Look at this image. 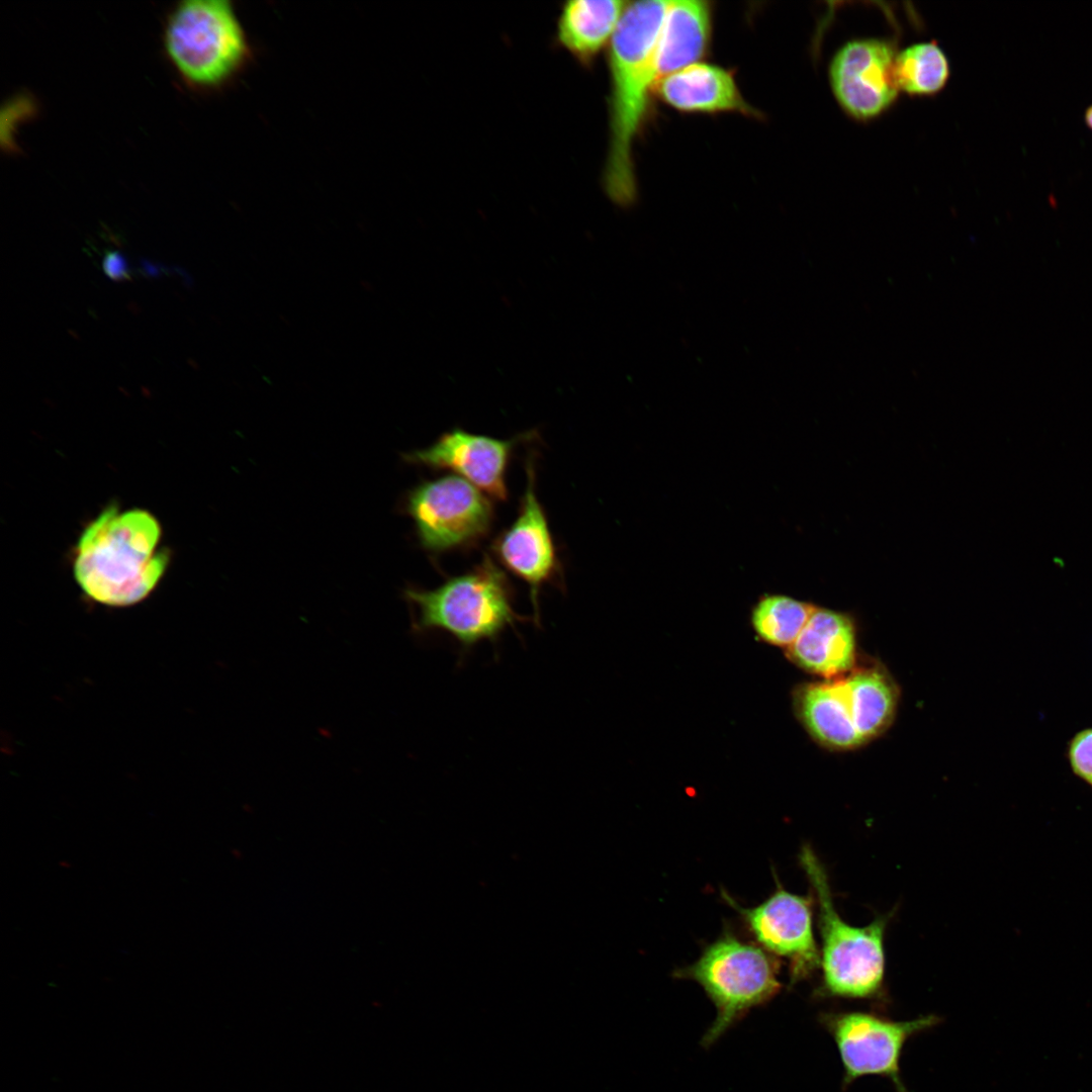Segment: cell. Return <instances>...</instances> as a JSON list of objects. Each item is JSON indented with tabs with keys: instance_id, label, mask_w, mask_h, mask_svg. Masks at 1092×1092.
I'll list each match as a JSON object with an SVG mask.
<instances>
[{
	"instance_id": "5b68a950",
	"label": "cell",
	"mask_w": 1092,
	"mask_h": 1092,
	"mask_svg": "<svg viewBox=\"0 0 1092 1092\" xmlns=\"http://www.w3.org/2000/svg\"><path fill=\"white\" fill-rule=\"evenodd\" d=\"M800 860L819 905L824 993L844 998L875 996L884 977L886 921L881 918L864 927L849 925L837 913L827 875L810 846L802 848Z\"/></svg>"
},
{
	"instance_id": "5bb4252c",
	"label": "cell",
	"mask_w": 1092,
	"mask_h": 1092,
	"mask_svg": "<svg viewBox=\"0 0 1092 1092\" xmlns=\"http://www.w3.org/2000/svg\"><path fill=\"white\" fill-rule=\"evenodd\" d=\"M714 8L706 0L667 1L656 49L658 79L709 55Z\"/></svg>"
},
{
	"instance_id": "277c9868",
	"label": "cell",
	"mask_w": 1092,
	"mask_h": 1092,
	"mask_svg": "<svg viewBox=\"0 0 1092 1092\" xmlns=\"http://www.w3.org/2000/svg\"><path fill=\"white\" fill-rule=\"evenodd\" d=\"M163 42L176 72L195 88L224 84L249 56L245 30L225 0L179 2L167 17Z\"/></svg>"
},
{
	"instance_id": "ba28073f",
	"label": "cell",
	"mask_w": 1092,
	"mask_h": 1092,
	"mask_svg": "<svg viewBox=\"0 0 1092 1092\" xmlns=\"http://www.w3.org/2000/svg\"><path fill=\"white\" fill-rule=\"evenodd\" d=\"M820 1020L839 1054L843 1087L861 1077L880 1076L890 1080L896 1092H909L900 1072L905 1044L939 1022L932 1014L895 1021L858 1011L827 1013Z\"/></svg>"
},
{
	"instance_id": "7402d4cb",
	"label": "cell",
	"mask_w": 1092,
	"mask_h": 1092,
	"mask_svg": "<svg viewBox=\"0 0 1092 1092\" xmlns=\"http://www.w3.org/2000/svg\"><path fill=\"white\" fill-rule=\"evenodd\" d=\"M103 269L105 274L115 281L129 279L127 262L118 251H111L105 255Z\"/></svg>"
},
{
	"instance_id": "d6986e66",
	"label": "cell",
	"mask_w": 1092,
	"mask_h": 1092,
	"mask_svg": "<svg viewBox=\"0 0 1092 1092\" xmlns=\"http://www.w3.org/2000/svg\"><path fill=\"white\" fill-rule=\"evenodd\" d=\"M950 75L948 59L936 41L916 42L897 52L893 76L899 92L932 96L941 91Z\"/></svg>"
},
{
	"instance_id": "8fae6325",
	"label": "cell",
	"mask_w": 1092,
	"mask_h": 1092,
	"mask_svg": "<svg viewBox=\"0 0 1092 1092\" xmlns=\"http://www.w3.org/2000/svg\"><path fill=\"white\" fill-rule=\"evenodd\" d=\"M533 432L512 439H497L455 428L443 433L429 447L405 454L407 462L446 469L466 479L489 497H508L507 470L516 445Z\"/></svg>"
},
{
	"instance_id": "44dd1931",
	"label": "cell",
	"mask_w": 1092,
	"mask_h": 1092,
	"mask_svg": "<svg viewBox=\"0 0 1092 1092\" xmlns=\"http://www.w3.org/2000/svg\"><path fill=\"white\" fill-rule=\"evenodd\" d=\"M1068 759L1073 772L1092 787V728L1079 731L1070 740Z\"/></svg>"
},
{
	"instance_id": "9a60e30c",
	"label": "cell",
	"mask_w": 1092,
	"mask_h": 1092,
	"mask_svg": "<svg viewBox=\"0 0 1092 1092\" xmlns=\"http://www.w3.org/2000/svg\"><path fill=\"white\" fill-rule=\"evenodd\" d=\"M788 654L804 669L827 678L846 672L855 660L853 624L843 614L815 608Z\"/></svg>"
},
{
	"instance_id": "ac0fdd59",
	"label": "cell",
	"mask_w": 1092,
	"mask_h": 1092,
	"mask_svg": "<svg viewBox=\"0 0 1092 1092\" xmlns=\"http://www.w3.org/2000/svg\"><path fill=\"white\" fill-rule=\"evenodd\" d=\"M845 680L857 732L864 741L878 736L895 715L898 693L894 681L878 667L858 668Z\"/></svg>"
},
{
	"instance_id": "52a82bcc",
	"label": "cell",
	"mask_w": 1092,
	"mask_h": 1092,
	"mask_svg": "<svg viewBox=\"0 0 1092 1092\" xmlns=\"http://www.w3.org/2000/svg\"><path fill=\"white\" fill-rule=\"evenodd\" d=\"M405 511L422 547L434 554L475 544L489 533L494 519L489 496L456 474L414 487Z\"/></svg>"
},
{
	"instance_id": "ffe728a7",
	"label": "cell",
	"mask_w": 1092,
	"mask_h": 1092,
	"mask_svg": "<svg viewBox=\"0 0 1092 1092\" xmlns=\"http://www.w3.org/2000/svg\"><path fill=\"white\" fill-rule=\"evenodd\" d=\"M815 606L774 595L762 598L752 611V626L764 641L789 647L799 636Z\"/></svg>"
},
{
	"instance_id": "3957f363",
	"label": "cell",
	"mask_w": 1092,
	"mask_h": 1092,
	"mask_svg": "<svg viewBox=\"0 0 1092 1092\" xmlns=\"http://www.w3.org/2000/svg\"><path fill=\"white\" fill-rule=\"evenodd\" d=\"M404 597L414 609L415 633L445 632L463 652L481 641L495 642L508 627L525 621L514 609L508 577L487 555L467 572L433 589L405 588Z\"/></svg>"
},
{
	"instance_id": "4fadbf2b",
	"label": "cell",
	"mask_w": 1092,
	"mask_h": 1092,
	"mask_svg": "<svg viewBox=\"0 0 1092 1092\" xmlns=\"http://www.w3.org/2000/svg\"><path fill=\"white\" fill-rule=\"evenodd\" d=\"M654 95L681 113H739L752 118L761 117L759 110L743 97L734 73L706 62L690 65L658 79Z\"/></svg>"
},
{
	"instance_id": "9c48e42d",
	"label": "cell",
	"mask_w": 1092,
	"mask_h": 1092,
	"mask_svg": "<svg viewBox=\"0 0 1092 1092\" xmlns=\"http://www.w3.org/2000/svg\"><path fill=\"white\" fill-rule=\"evenodd\" d=\"M897 51L888 39L867 37L845 42L829 65L833 95L850 117L870 121L886 112L899 90L893 76Z\"/></svg>"
},
{
	"instance_id": "e0dca14e",
	"label": "cell",
	"mask_w": 1092,
	"mask_h": 1092,
	"mask_svg": "<svg viewBox=\"0 0 1092 1092\" xmlns=\"http://www.w3.org/2000/svg\"><path fill=\"white\" fill-rule=\"evenodd\" d=\"M797 704L801 720L821 744L850 749L864 742L853 723L845 678L807 685Z\"/></svg>"
},
{
	"instance_id": "30bf717a",
	"label": "cell",
	"mask_w": 1092,
	"mask_h": 1092,
	"mask_svg": "<svg viewBox=\"0 0 1092 1092\" xmlns=\"http://www.w3.org/2000/svg\"><path fill=\"white\" fill-rule=\"evenodd\" d=\"M532 459L527 461V485L515 521L493 541L491 549L500 564L528 583L531 602L539 623V592L556 582L560 563L546 513L535 486Z\"/></svg>"
},
{
	"instance_id": "8992f818",
	"label": "cell",
	"mask_w": 1092,
	"mask_h": 1092,
	"mask_svg": "<svg viewBox=\"0 0 1092 1092\" xmlns=\"http://www.w3.org/2000/svg\"><path fill=\"white\" fill-rule=\"evenodd\" d=\"M677 977L698 982L716 1006V1019L703 1037L705 1046L781 988L776 966L766 953L728 931L708 945L696 963L678 971Z\"/></svg>"
},
{
	"instance_id": "7a4b0ae2",
	"label": "cell",
	"mask_w": 1092,
	"mask_h": 1092,
	"mask_svg": "<svg viewBox=\"0 0 1092 1092\" xmlns=\"http://www.w3.org/2000/svg\"><path fill=\"white\" fill-rule=\"evenodd\" d=\"M161 526L140 509L103 511L83 531L74 555V575L92 600L111 607L131 606L148 597L169 563L159 547Z\"/></svg>"
},
{
	"instance_id": "7c38bea8",
	"label": "cell",
	"mask_w": 1092,
	"mask_h": 1092,
	"mask_svg": "<svg viewBox=\"0 0 1092 1092\" xmlns=\"http://www.w3.org/2000/svg\"><path fill=\"white\" fill-rule=\"evenodd\" d=\"M743 916L750 930L770 952L786 958L792 981L814 971L820 964L812 926V902L779 887L764 902L742 908L725 896Z\"/></svg>"
},
{
	"instance_id": "603a6c76",
	"label": "cell",
	"mask_w": 1092,
	"mask_h": 1092,
	"mask_svg": "<svg viewBox=\"0 0 1092 1092\" xmlns=\"http://www.w3.org/2000/svg\"><path fill=\"white\" fill-rule=\"evenodd\" d=\"M1084 121L1086 125L1092 130V104L1085 110Z\"/></svg>"
},
{
	"instance_id": "6da1fadb",
	"label": "cell",
	"mask_w": 1092,
	"mask_h": 1092,
	"mask_svg": "<svg viewBox=\"0 0 1092 1092\" xmlns=\"http://www.w3.org/2000/svg\"><path fill=\"white\" fill-rule=\"evenodd\" d=\"M666 5L658 0L629 2L608 46L609 141L602 181L609 199L623 208L637 200L634 146L651 113Z\"/></svg>"
},
{
	"instance_id": "2e32d148",
	"label": "cell",
	"mask_w": 1092,
	"mask_h": 1092,
	"mask_svg": "<svg viewBox=\"0 0 1092 1092\" xmlns=\"http://www.w3.org/2000/svg\"><path fill=\"white\" fill-rule=\"evenodd\" d=\"M629 2L570 0L557 17L555 38L578 64L590 67L610 44Z\"/></svg>"
}]
</instances>
